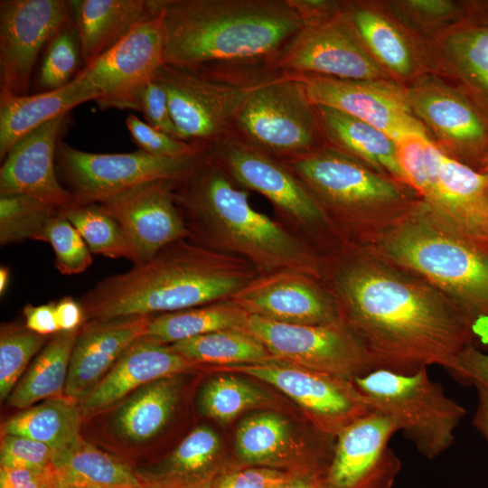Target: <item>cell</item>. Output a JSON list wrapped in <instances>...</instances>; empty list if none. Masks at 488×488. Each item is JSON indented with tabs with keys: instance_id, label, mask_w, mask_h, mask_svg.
<instances>
[{
	"instance_id": "12",
	"label": "cell",
	"mask_w": 488,
	"mask_h": 488,
	"mask_svg": "<svg viewBox=\"0 0 488 488\" xmlns=\"http://www.w3.org/2000/svg\"><path fill=\"white\" fill-rule=\"evenodd\" d=\"M278 362L347 380L374 370L361 340L342 321L330 324H288L248 314L242 327Z\"/></svg>"
},
{
	"instance_id": "9",
	"label": "cell",
	"mask_w": 488,
	"mask_h": 488,
	"mask_svg": "<svg viewBox=\"0 0 488 488\" xmlns=\"http://www.w3.org/2000/svg\"><path fill=\"white\" fill-rule=\"evenodd\" d=\"M352 381L370 408L391 418L399 432L430 460L454 443L455 431L466 414L430 379L427 368L410 374L375 369Z\"/></svg>"
},
{
	"instance_id": "47",
	"label": "cell",
	"mask_w": 488,
	"mask_h": 488,
	"mask_svg": "<svg viewBox=\"0 0 488 488\" xmlns=\"http://www.w3.org/2000/svg\"><path fill=\"white\" fill-rule=\"evenodd\" d=\"M137 111L142 112L147 124L179 139L166 92L155 78L143 88L138 99Z\"/></svg>"
},
{
	"instance_id": "42",
	"label": "cell",
	"mask_w": 488,
	"mask_h": 488,
	"mask_svg": "<svg viewBox=\"0 0 488 488\" xmlns=\"http://www.w3.org/2000/svg\"><path fill=\"white\" fill-rule=\"evenodd\" d=\"M351 19L360 37L385 65L400 74L410 70L408 49L389 22L367 9L355 10Z\"/></svg>"
},
{
	"instance_id": "51",
	"label": "cell",
	"mask_w": 488,
	"mask_h": 488,
	"mask_svg": "<svg viewBox=\"0 0 488 488\" xmlns=\"http://www.w3.org/2000/svg\"><path fill=\"white\" fill-rule=\"evenodd\" d=\"M55 313L60 332L78 330L86 321L80 301L70 296H65L55 302Z\"/></svg>"
},
{
	"instance_id": "25",
	"label": "cell",
	"mask_w": 488,
	"mask_h": 488,
	"mask_svg": "<svg viewBox=\"0 0 488 488\" xmlns=\"http://www.w3.org/2000/svg\"><path fill=\"white\" fill-rule=\"evenodd\" d=\"M151 315L84 324L74 344L64 397L79 402L109 371L125 351L144 337Z\"/></svg>"
},
{
	"instance_id": "48",
	"label": "cell",
	"mask_w": 488,
	"mask_h": 488,
	"mask_svg": "<svg viewBox=\"0 0 488 488\" xmlns=\"http://www.w3.org/2000/svg\"><path fill=\"white\" fill-rule=\"evenodd\" d=\"M448 371L460 380L481 386L488 391V352L475 344L464 348Z\"/></svg>"
},
{
	"instance_id": "10",
	"label": "cell",
	"mask_w": 488,
	"mask_h": 488,
	"mask_svg": "<svg viewBox=\"0 0 488 488\" xmlns=\"http://www.w3.org/2000/svg\"><path fill=\"white\" fill-rule=\"evenodd\" d=\"M230 132L282 162L321 146L314 106L296 78L277 70L249 86Z\"/></svg>"
},
{
	"instance_id": "53",
	"label": "cell",
	"mask_w": 488,
	"mask_h": 488,
	"mask_svg": "<svg viewBox=\"0 0 488 488\" xmlns=\"http://www.w3.org/2000/svg\"><path fill=\"white\" fill-rule=\"evenodd\" d=\"M324 474H297L278 488H326Z\"/></svg>"
},
{
	"instance_id": "7",
	"label": "cell",
	"mask_w": 488,
	"mask_h": 488,
	"mask_svg": "<svg viewBox=\"0 0 488 488\" xmlns=\"http://www.w3.org/2000/svg\"><path fill=\"white\" fill-rule=\"evenodd\" d=\"M407 184L443 221L488 251V174L443 153L424 132L396 141Z\"/></svg>"
},
{
	"instance_id": "24",
	"label": "cell",
	"mask_w": 488,
	"mask_h": 488,
	"mask_svg": "<svg viewBox=\"0 0 488 488\" xmlns=\"http://www.w3.org/2000/svg\"><path fill=\"white\" fill-rule=\"evenodd\" d=\"M204 367L184 358L170 344L141 337L125 351L102 380L79 401L82 415L89 417L110 408L154 380L190 373Z\"/></svg>"
},
{
	"instance_id": "46",
	"label": "cell",
	"mask_w": 488,
	"mask_h": 488,
	"mask_svg": "<svg viewBox=\"0 0 488 488\" xmlns=\"http://www.w3.org/2000/svg\"><path fill=\"white\" fill-rule=\"evenodd\" d=\"M296 475L265 466L231 465L216 478L211 488H278Z\"/></svg>"
},
{
	"instance_id": "37",
	"label": "cell",
	"mask_w": 488,
	"mask_h": 488,
	"mask_svg": "<svg viewBox=\"0 0 488 488\" xmlns=\"http://www.w3.org/2000/svg\"><path fill=\"white\" fill-rule=\"evenodd\" d=\"M475 19L451 41L461 73L478 102L488 112V7L480 8Z\"/></svg>"
},
{
	"instance_id": "43",
	"label": "cell",
	"mask_w": 488,
	"mask_h": 488,
	"mask_svg": "<svg viewBox=\"0 0 488 488\" xmlns=\"http://www.w3.org/2000/svg\"><path fill=\"white\" fill-rule=\"evenodd\" d=\"M62 211L48 225L43 241L50 243L54 251L57 270L62 275H76L92 264L91 252Z\"/></svg>"
},
{
	"instance_id": "49",
	"label": "cell",
	"mask_w": 488,
	"mask_h": 488,
	"mask_svg": "<svg viewBox=\"0 0 488 488\" xmlns=\"http://www.w3.org/2000/svg\"><path fill=\"white\" fill-rule=\"evenodd\" d=\"M54 481L52 469L36 472L24 468L0 467V488H43Z\"/></svg>"
},
{
	"instance_id": "35",
	"label": "cell",
	"mask_w": 488,
	"mask_h": 488,
	"mask_svg": "<svg viewBox=\"0 0 488 488\" xmlns=\"http://www.w3.org/2000/svg\"><path fill=\"white\" fill-rule=\"evenodd\" d=\"M170 345L184 358L202 366L278 362L256 337L242 328L220 330Z\"/></svg>"
},
{
	"instance_id": "59",
	"label": "cell",
	"mask_w": 488,
	"mask_h": 488,
	"mask_svg": "<svg viewBox=\"0 0 488 488\" xmlns=\"http://www.w3.org/2000/svg\"><path fill=\"white\" fill-rule=\"evenodd\" d=\"M137 488H155V487H151V486H147V485H143V486L137 487Z\"/></svg>"
},
{
	"instance_id": "27",
	"label": "cell",
	"mask_w": 488,
	"mask_h": 488,
	"mask_svg": "<svg viewBox=\"0 0 488 488\" xmlns=\"http://www.w3.org/2000/svg\"><path fill=\"white\" fill-rule=\"evenodd\" d=\"M99 93L80 73L68 85L54 90L16 97L0 94V158L23 136Z\"/></svg>"
},
{
	"instance_id": "56",
	"label": "cell",
	"mask_w": 488,
	"mask_h": 488,
	"mask_svg": "<svg viewBox=\"0 0 488 488\" xmlns=\"http://www.w3.org/2000/svg\"><path fill=\"white\" fill-rule=\"evenodd\" d=\"M57 488H98V487H92V486H86V485H69V484H59L57 483Z\"/></svg>"
},
{
	"instance_id": "20",
	"label": "cell",
	"mask_w": 488,
	"mask_h": 488,
	"mask_svg": "<svg viewBox=\"0 0 488 488\" xmlns=\"http://www.w3.org/2000/svg\"><path fill=\"white\" fill-rule=\"evenodd\" d=\"M230 300L248 314L277 323L319 325L343 321L323 281L296 271L258 275Z\"/></svg>"
},
{
	"instance_id": "50",
	"label": "cell",
	"mask_w": 488,
	"mask_h": 488,
	"mask_svg": "<svg viewBox=\"0 0 488 488\" xmlns=\"http://www.w3.org/2000/svg\"><path fill=\"white\" fill-rule=\"evenodd\" d=\"M23 314L25 318L24 325L39 334L52 336L60 332L56 319L55 302L41 305H27Z\"/></svg>"
},
{
	"instance_id": "58",
	"label": "cell",
	"mask_w": 488,
	"mask_h": 488,
	"mask_svg": "<svg viewBox=\"0 0 488 488\" xmlns=\"http://www.w3.org/2000/svg\"><path fill=\"white\" fill-rule=\"evenodd\" d=\"M482 173H484V174H488V168H486L484 171H483ZM486 196H487V201H488V187H487V191H486Z\"/></svg>"
},
{
	"instance_id": "1",
	"label": "cell",
	"mask_w": 488,
	"mask_h": 488,
	"mask_svg": "<svg viewBox=\"0 0 488 488\" xmlns=\"http://www.w3.org/2000/svg\"><path fill=\"white\" fill-rule=\"evenodd\" d=\"M322 281L374 370H449L464 348L475 344L470 322L455 302L363 246L343 243L324 256Z\"/></svg>"
},
{
	"instance_id": "3",
	"label": "cell",
	"mask_w": 488,
	"mask_h": 488,
	"mask_svg": "<svg viewBox=\"0 0 488 488\" xmlns=\"http://www.w3.org/2000/svg\"><path fill=\"white\" fill-rule=\"evenodd\" d=\"M163 16L164 63L268 65L305 25L291 0H151Z\"/></svg>"
},
{
	"instance_id": "6",
	"label": "cell",
	"mask_w": 488,
	"mask_h": 488,
	"mask_svg": "<svg viewBox=\"0 0 488 488\" xmlns=\"http://www.w3.org/2000/svg\"><path fill=\"white\" fill-rule=\"evenodd\" d=\"M283 163L315 200L343 243L370 244L421 202L407 190L409 186L330 145Z\"/></svg>"
},
{
	"instance_id": "54",
	"label": "cell",
	"mask_w": 488,
	"mask_h": 488,
	"mask_svg": "<svg viewBox=\"0 0 488 488\" xmlns=\"http://www.w3.org/2000/svg\"><path fill=\"white\" fill-rule=\"evenodd\" d=\"M408 5L418 11L431 14H443L452 8L449 3L438 0H412L408 2Z\"/></svg>"
},
{
	"instance_id": "57",
	"label": "cell",
	"mask_w": 488,
	"mask_h": 488,
	"mask_svg": "<svg viewBox=\"0 0 488 488\" xmlns=\"http://www.w3.org/2000/svg\"><path fill=\"white\" fill-rule=\"evenodd\" d=\"M43 488H57L56 480L54 482H52L51 483L47 484Z\"/></svg>"
},
{
	"instance_id": "13",
	"label": "cell",
	"mask_w": 488,
	"mask_h": 488,
	"mask_svg": "<svg viewBox=\"0 0 488 488\" xmlns=\"http://www.w3.org/2000/svg\"><path fill=\"white\" fill-rule=\"evenodd\" d=\"M154 78L166 92L178 138L204 145L231 131L250 86L198 69L164 63Z\"/></svg>"
},
{
	"instance_id": "14",
	"label": "cell",
	"mask_w": 488,
	"mask_h": 488,
	"mask_svg": "<svg viewBox=\"0 0 488 488\" xmlns=\"http://www.w3.org/2000/svg\"><path fill=\"white\" fill-rule=\"evenodd\" d=\"M220 372L241 373L264 381L294 400L313 427L334 436L372 409L351 380L283 363L215 367Z\"/></svg>"
},
{
	"instance_id": "5",
	"label": "cell",
	"mask_w": 488,
	"mask_h": 488,
	"mask_svg": "<svg viewBox=\"0 0 488 488\" xmlns=\"http://www.w3.org/2000/svg\"><path fill=\"white\" fill-rule=\"evenodd\" d=\"M363 247L447 296L469 320L475 345L488 352V251L422 201Z\"/></svg>"
},
{
	"instance_id": "31",
	"label": "cell",
	"mask_w": 488,
	"mask_h": 488,
	"mask_svg": "<svg viewBox=\"0 0 488 488\" xmlns=\"http://www.w3.org/2000/svg\"><path fill=\"white\" fill-rule=\"evenodd\" d=\"M80 328L58 332L49 338L8 397L10 407L24 409L41 400L64 397L70 356Z\"/></svg>"
},
{
	"instance_id": "29",
	"label": "cell",
	"mask_w": 488,
	"mask_h": 488,
	"mask_svg": "<svg viewBox=\"0 0 488 488\" xmlns=\"http://www.w3.org/2000/svg\"><path fill=\"white\" fill-rule=\"evenodd\" d=\"M314 110L321 135L333 148L408 185L399 163L396 142L386 133L331 108L314 106Z\"/></svg>"
},
{
	"instance_id": "30",
	"label": "cell",
	"mask_w": 488,
	"mask_h": 488,
	"mask_svg": "<svg viewBox=\"0 0 488 488\" xmlns=\"http://www.w3.org/2000/svg\"><path fill=\"white\" fill-rule=\"evenodd\" d=\"M179 376L154 380L122 399L111 418L116 436L130 444H143L155 437L177 407Z\"/></svg>"
},
{
	"instance_id": "44",
	"label": "cell",
	"mask_w": 488,
	"mask_h": 488,
	"mask_svg": "<svg viewBox=\"0 0 488 488\" xmlns=\"http://www.w3.org/2000/svg\"><path fill=\"white\" fill-rule=\"evenodd\" d=\"M127 127L140 150L159 157H182L194 154L206 146L174 138L142 121L134 114L126 118Z\"/></svg>"
},
{
	"instance_id": "4",
	"label": "cell",
	"mask_w": 488,
	"mask_h": 488,
	"mask_svg": "<svg viewBox=\"0 0 488 488\" xmlns=\"http://www.w3.org/2000/svg\"><path fill=\"white\" fill-rule=\"evenodd\" d=\"M257 276L239 257L182 239L100 280L80 303L88 321L154 315L230 299Z\"/></svg>"
},
{
	"instance_id": "11",
	"label": "cell",
	"mask_w": 488,
	"mask_h": 488,
	"mask_svg": "<svg viewBox=\"0 0 488 488\" xmlns=\"http://www.w3.org/2000/svg\"><path fill=\"white\" fill-rule=\"evenodd\" d=\"M205 147L186 156L159 157L140 149L131 153H89L60 140L56 159L70 185L73 205H91L142 184L180 178Z\"/></svg>"
},
{
	"instance_id": "8",
	"label": "cell",
	"mask_w": 488,
	"mask_h": 488,
	"mask_svg": "<svg viewBox=\"0 0 488 488\" xmlns=\"http://www.w3.org/2000/svg\"><path fill=\"white\" fill-rule=\"evenodd\" d=\"M206 151L235 184L265 197L277 221L323 257L343 244L315 200L283 162L231 132L207 144Z\"/></svg>"
},
{
	"instance_id": "2",
	"label": "cell",
	"mask_w": 488,
	"mask_h": 488,
	"mask_svg": "<svg viewBox=\"0 0 488 488\" xmlns=\"http://www.w3.org/2000/svg\"><path fill=\"white\" fill-rule=\"evenodd\" d=\"M174 195L190 240L239 257L258 275L296 271L322 280L324 257L279 221L255 210L248 191L233 183L206 147L174 180Z\"/></svg>"
},
{
	"instance_id": "38",
	"label": "cell",
	"mask_w": 488,
	"mask_h": 488,
	"mask_svg": "<svg viewBox=\"0 0 488 488\" xmlns=\"http://www.w3.org/2000/svg\"><path fill=\"white\" fill-rule=\"evenodd\" d=\"M62 211L25 194L0 195L1 246L43 241L48 225Z\"/></svg>"
},
{
	"instance_id": "32",
	"label": "cell",
	"mask_w": 488,
	"mask_h": 488,
	"mask_svg": "<svg viewBox=\"0 0 488 488\" xmlns=\"http://www.w3.org/2000/svg\"><path fill=\"white\" fill-rule=\"evenodd\" d=\"M52 469L59 484L98 488H137L144 484L135 468L82 439L54 454Z\"/></svg>"
},
{
	"instance_id": "16",
	"label": "cell",
	"mask_w": 488,
	"mask_h": 488,
	"mask_svg": "<svg viewBox=\"0 0 488 488\" xmlns=\"http://www.w3.org/2000/svg\"><path fill=\"white\" fill-rule=\"evenodd\" d=\"M71 18L66 0L0 1V94L28 95L40 53Z\"/></svg>"
},
{
	"instance_id": "36",
	"label": "cell",
	"mask_w": 488,
	"mask_h": 488,
	"mask_svg": "<svg viewBox=\"0 0 488 488\" xmlns=\"http://www.w3.org/2000/svg\"><path fill=\"white\" fill-rule=\"evenodd\" d=\"M271 403L257 386L229 372H221L203 385L199 395L201 411L220 423H228L243 412Z\"/></svg>"
},
{
	"instance_id": "40",
	"label": "cell",
	"mask_w": 488,
	"mask_h": 488,
	"mask_svg": "<svg viewBox=\"0 0 488 488\" xmlns=\"http://www.w3.org/2000/svg\"><path fill=\"white\" fill-rule=\"evenodd\" d=\"M50 336L39 334L25 325L2 324L0 330V399H7L23 377L31 360Z\"/></svg>"
},
{
	"instance_id": "15",
	"label": "cell",
	"mask_w": 488,
	"mask_h": 488,
	"mask_svg": "<svg viewBox=\"0 0 488 488\" xmlns=\"http://www.w3.org/2000/svg\"><path fill=\"white\" fill-rule=\"evenodd\" d=\"M151 7L149 17L80 70L99 93L96 102L101 109L137 110L143 88L164 64L163 16Z\"/></svg>"
},
{
	"instance_id": "34",
	"label": "cell",
	"mask_w": 488,
	"mask_h": 488,
	"mask_svg": "<svg viewBox=\"0 0 488 488\" xmlns=\"http://www.w3.org/2000/svg\"><path fill=\"white\" fill-rule=\"evenodd\" d=\"M248 314L230 299L151 315L145 337L164 344L205 333L242 328Z\"/></svg>"
},
{
	"instance_id": "21",
	"label": "cell",
	"mask_w": 488,
	"mask_h": 488,
	"mask_svg": "<svg viewBox=\"0 0 488 488\" xmlns=\"http://www.w3.org/2000/svg\"><path fill=\"white\" fill-rule=\"evenodd\" d=\"M296 78L314 106L331 108L370 124L395 142L402 136L424 132L410 115L403 98L373 81L342 80L314 74H288Z\"/></svg>"
},
{
	"instance_id": "33",
	"label": "cell",
	"mask_w": 488,
	"mask_h": 488,
	"mask_svg": "<svg viewBox=\"0 0 488 488\" xmlns=\"http://www.w3.org/2000/svg\"><path fill=\"white\" fill-rule=\"evenodd\" d=\"M83 418L79 402L65 397L24 408L2 425V434L25 436L50 446L54 454L81 440Z\"/></svg>"
},
{
	"instance_id": "23",
	"label": "cell",
	"mask_w": 488,
	"mask_h": 488,
	"mask_svg": "<svg viewBox=\"0 0 488 488\" xmlns=\"http://www.w3.org/2000/svg\"><path fill=\"white\" fill-rule=\"evenodd\" d=\"M69 114L61 115L20 139L0 169V195L25 194L65 210L74 204L55 172L57 146Z\"/></svg>"
},
{
	"instance_id": "22",
	"label": "cell",
	"mask_w": 488,
	"mask_h": 488,
	"mask_svg": "<svg viewBox=\"0 0 488 488\" xmlns=\"http://www.w3.org/2000/svg\"><path fill=\"white\" fill-rule=\"evenodd\" d=\"M334 438L312 445L294 437L288 421L263 412L243 420L237 428L235 449L240 466H265L296 474H324Z\"/></svg>"
},
{
	"instance_id": "45",
	"label": "cell",
	"mask_w": 488,
	"mask_h": 488,
	"mask_svg": "<svg viewBox=\"0 0 488 488\" xmlns=\"http://www.w3.org/2000/svg\"><path fill=\"white\" fill-rule=\"evenodd\" d=\"M54 451L36 440L9 434H2L0 467L24 468L36 472L52 469Z\"/></svg>"
},
{
	"instance_id": "39",
	"label": "cell",
	"mask_w": 488,
	"mask_h": 488,
	"mask_svg": "<svg viewBox=\"0 0 488 488\" xmlns=\"http://www.w3.org/2000/svg\"><path fill=\"white\" fill-rule=\"evenodd\" d=\"M91 253L111 258H127L133 263L130 245L117 221L97 205H73L63 210Z\"/></svg>"
},
{
	"instance_id": "41",
	"label": "cell",
	"mask_w": 488,
	"mask_h": 488,
	"mask_svg": "<svg viewBox=\"0 0 488 488\" xmlns=\"http://www.w3.org/2000/svg\"><path fill=\"white\" fill-rule=\"evenodd\" d=\"M81 61L80 43L71 18L44 49L36 77L37 85L42 91L68 85L80 72Z\"/></svg>"
},
{
	"instance_id": "28",
	"label": "cell",
	"mask_w": 488,
	"mask_h": 488,
	"mask_svg": "<svg viewBox=\"0 0 488 488\" xmlns=\"http://www.w3.org/2000/svg\"><path fill=\"white\" fill-rule=\"evenodd\" d=\"M84 66L153 13L150 0H70Z\"/></svg>"
},
{
	"instance_id": "17",
	"label": "cell",
	"mask_w": 488,
	"mask_h": 488,
	"mask_svg": "<svg viewBox=\"0 0 488 488\" xmlns=\"http://www.w3.org/2000/svg\"><path fill=\"white\" fill-rule=\"evenodd\" d=\"M333 14L305 25L273 58L270 68L285 74H314L342 80L381 77L380 67L361 47L349 23Z\"/></svg>"
},
{
	"instance_id": "55",
	"label": "cell",
	"mask_w": 488,
	"mask_h": 488,
	"mask_svg": "<svg viewBox=\"0 0 488 488\" xmlns=\"http://www.w3.org/2000/svg\"><path fill=\"white\" fill-rule=\"evenodd\" d=\"M10 281V269L6 266L0 267V295H5Z\"/></svg>"
},
{
	"instance_id": "52",
	"label": "cell",
	"mask_w": 488,
	"mask_h": 488,
	"mask_svg": "<svg viewBox=\"0 0 488 488\" xmlns=\"http://www.w3.org/2000/svg\"><path fill=\"white\" fill-rule=\"evenodd\" d=\"M474 387L477 391V405L473 424L488 443V391L481 386Z\"/></svg>"
},
{
	"instance_id": "26",
	"label": "cell",
	"mask_w": 488,
	"mask_h": 488,
	"mask_svg": "<svg viewBox=\"0 0 488 488\" xmlns=\"http://www.w3.org/2000/svg\"><path fill=\"white\" fill-rule=\"evenodd\" d=\"M230 466L221 463L216 432L199 426L166 458L135 471L144 485L155 488H211Z\"/></svg>"
},
{
	"instance_id": "19",
	"label": "cell",
	"mask_w": 488,
	"mask_h": 488,
	"mask_svg": "<svg viewBox=\"0 0 488 488\" xmlns=\"http://www.w3.org/2000/svg\"><path fill=\"white\" fill-rule=\"evenodd\" d=\"M174 180L155 181L95 204L121 227L132 249L134 265L149 260L175 241L189 239V230L174 201Z\"/></svg>"
},
{
	"instance_id": "18",
	"label": "cell",
	"mask_w": 488,
	"mask_h": 488,
	"mask_svg": "<svg viewBox=\"0 0 488 488\" xmlns=\"http://www.w3.org/2000/svg\"><path fill=\"white\" fill-rule=\"evenodd\" d=\"M397 432L391 418L374 410L344 427L323 475L326 488H393L401 462L389 444Z\"/></svg>"
}]
</instances>
